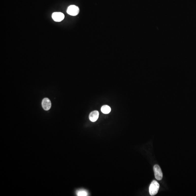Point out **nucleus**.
Segmentation results:
<instances>
[{
    "label": "nucleus",
    "instance_id": "f257e3e1",
    "mask_svg": "<svg viewBox=\"0 0 196 196\" xmlns=\"http://www.w3.org/2000/svg\"><path fill=\"white\" fill-rule=\"evenodd\" d=\"M159 188V185L157 181L152 182L149 187V193L151 196H154L158 193Z\"/></svg>",
    "mask_w": 196,
    "mask_h": 196
},
{
    "label": "nucleus",
    "instance_id": "f03ea898",
    "mask_svg": "<svg viewBox=\"0 0 196 196\" xmlns=\"http://www.w3.org/2000/svg\"><path fill=\"white\" fill-rule=\"evenodd\" d=\"M154 171L155 178L157 180L160 181L163 178V173L160 169V166L157 165L154 166Z\"/></svg>",
    "mask_w": 196,
    "mask_h": 196
},
{
    "label": "nucleus",
    "instance_id": "7ed1b4c3",
    "mask_svg": "<svg viewBox=\"0 0 196 196\" xmlns=\"http://www.w3.org/2000/svg\"><path fill=\"white\" fill-rule=\"evenodd\" d=\"M79 12V8L77 6L72 5L68 7L67 12L70 15L75 16L78 14Z\"/></svg>",
    "mask_w": 196,
    "mask_h": 196
},
{
    "label": "nucleus",
    "instance_id": "20e7f679",
    "mask_svg": "<svg viewBox=\"0 0 196 196\" xmlns=\"http://www.w3.org/2000/svg\"><path fill=\"white\" fill-rule=\"evenodd\" d=\"M64 17V15L61 12H54L52 15V18L53 20L56 22H60L62 21Z\"/></svg>",
    "mask_w": 196,
    "mask_h": 196
},
{
    "label": "nucleus",
    "instance_id": "39448f33",
    "mask_svg": "<svg viewBox=\"0 0 196 196\" xmlns=\"http://www.w3.org/2000/svg\"><path fill=\"white\" fill-rule=\"evenodd\" d=\"M42 106L44 110H50L51 106V103L50 100L47 98L44 99L42 101Z\"/></svg>",
    "mask_w": 196,
    "mask_h": 196
},
{
    "label": "nucleus",
    "instance_id": "423d86ee",
    "mask_svg": "<svg viewBox=\"0 0 196 196\" xmlns=\"http://www.w3.org/2000/svg\"><path fill=\"white\" fill-rule=\"evenodd\" d=\"M99 113L97 110H95L91 112L89 116V119L90 121L94 122L98 120L99 118Z\"/></svg>",
    "mask_w": 196,
    "mask_h": 196
},
{
    "label": "nucleus",
    "instance_id": "0eeeda50",
    "mask_svg": "<svg viewBox=\"0 0 196 196\" xmlns=\"http://www.w3.org/2000/svg\"><path fill=\"white\" fill-rule=\"evenodd\" d=\"M111 108L108 105H104L101 107V111L104 114H108L111 111Z\"/></svg>",
    "mask_w": 196,
    "mask_h": 196
},
{
    "label": "nucleus",
    "instance_id": "6e6552de",
    "mask_svg": "<svg viewBox=\"0 0 196 196\" xmlns=\"http://www.w3.org/2000/svg\"><path fill=\"white\" fill-rule=\"evenodd\" d=\"M76 194L78 196H87L88 195L87 192L84 190H80L77 191Z\"/></svg>",
    "mask_w": 196,
    "mask_h": 196
}]
</instances>
